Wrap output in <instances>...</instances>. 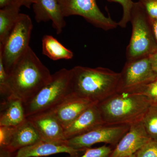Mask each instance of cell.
Returning a JSON list of instances; mask_svg holds the SVG:
<instances>
[{
    "instance_id": "obj_1",
    "label": "cell",
    "mask_w": 157,
    "mask_h": 157,
    "mask_svg": "<svg viewBox=\"0 0 157 157\" xmlns=\"http://www.w3.org/2000/svg\"><path fill=\"white\" fill-rule=\"evenodd\" d=\"M52 75L30 47L8 73L7 97L25 103L48 83Z\"/></svg>"
},
{
    "instance_id": "obj_2",
    "label": "cell",
    "mask_w": 157,
    "mask_h": 157,
    "mask_svg": "<svg viewBox=\"0 0 157 157\" xmlns=\"http://www.w3.org/2000/svg\"><path fill=\"white\" fill-rule=\"evenodd\" d=\"M71 71L74 95L98 104L121 90V73L101 67L76 66Z\"/></svg>"
},
{
    "instance_id": "obj_3",
    "label": "cell",
    "mask_w": 157,
    "mask_h": 157,
    "mask_svg": "<svg viewBox=\"0 0 157 157\" xmlns=\"http://www.w3.org/2000/svg\"><path fill=\"white\" fill-rule=\"evenodd\" d=\"M151 102L146 96L120 91L97 104L106 125H131L142 120Z\"/></svg>"
},
{
    "instance_id": "obj_4",
    "label": "cell",
    "mask_w": 157,
    "mask_h": 157,
    "mask_svg": "<svg viewBox=\"0 0 157 157\" xmlns=\"http://www.w3.org/2000/svg\"><path fill=\"white\" fill-rule=\"evenodd\" d=\"M70 70L61 69L33 98L24 103L26 116L50 110L72 94Z\"/></svg>"
},
{
    "instance_id": "obj_5",
    "label": "cell",
    "mask_w": 157,
    "mask_h": 157,
    "mask_svg": "<svg viewBox=\"0 0 157 157\" xmlns=\"http://www.w3.org/2000/svg\"><path fill=\"white\" fill-rule=\"evenodd\" d=\"M132 33L127 47V61L149 56L157 50V42L149 18L139 2L134 3L130 21Z\"/></svg>"
},
{
    "instance_id": "obj_6",
    "label": "cell",
    "mask_w": 157,
    "mask_h": 157,
    "mask_svg": "<svg viewBox=\"0 0 157 157\" xmlns=\"http://www.w3.org/2000/svg\"><path fill=\"white\" fill-rule=\"evenodd\" d=\"M33 29L32 20L27 14L20 13L14 27L3 44L0 43V56L7 73L29 48Z\"/></svg>"
},
{
    "instance_id": "obj_7",
    "label": "cell",
    "mask_w": 157,
    "mask_h": 157,
    "mask_svg": "<svg viewBox=\"0 0 157 157\" xmlns=\"http://www.w3.org/2000/svg\"><path fill=\"white\" fill-rule=\"evenodd\" d=\"M64 17L78 15L87 22L105 31L116 28L118 23L107 17L97 5V0H58Z\"/></svg>"
},
{
    "instance_id": "obj_8",
    "label": "cell",
    "mask_w": 157,
    "mask_h": 157,
    "mask_svg": "<svg viewBox=\"0 0 157 157\" xmlns=\"http://www.w3.org/2000/svg\"><path fill=\"white\" fill-rule=\"evenodd\" d=\"M130 125L104 124L82 135L67 140L68 146L76 149L85 150L98 143L115 145L128 131Z\"/></svg>"
},
{
    "instance_id": "obj_9",
    "label": "cell",
    "mask_w": 157,
    "mask_h": 157,
    "mask_svg": "<svg viewBox=\"0 0 157 157\" xmlns=\"http://www.w3.org/2000/svg\"><path fill=\"white\" fill-rule=\"evenodd\" d=\"M120 73V91H132L157 79L149 56L127 61Z\"/></svg>"
},
{
    "instance_id": "obj_10",
    "label": "cell",
    "mask_w": 157,
    "mask_h": 157,
    "mask_svg": "<svg viewBox=\"0 0 157 157\" xmlns=\"http://www.w3.org/2000/svg\"><path fill=\"white\" fill-rule=\"evenodd\" d=\"M40 140L39 133L27 119L16 126H0V148L14 153Z\"/></svg>"
},
{
    "instance_id": "obj_11",
    "label": "cell",
    "mask_w": 157,
    "mask_h": 157,
    "mask_svg": "<svg viewBox=\"0 0 157 157\" xmlns=\"http://www.w3.org/2000/svg\"><path fill=\"white\" fill-rule=\"evenodd\" d=\"M37 130L42 140L46 142L66 144L64 129L55 114L47 110L27 117Z\"/></svg>"
},
{
    "instance_id": "obj_12",
    "label": "cell",
    "mask_w": 157,
    "mask_h": 157,
    "mask_svg": "<svg viewBox=\"0 0 157 157\" xmlns=\"http://www.w3.org/2000/svg\"><path fill=\"white\" fill-rule=\"evenodd\" d=\"M151 138L147 133L142 120L130 125L126 133L109 157H128L135 153Z\"/></svg>"
},
{
    "instance_id": "obj_13",
    "label": "cell",
    "mask_w": 157,
    "mask_h": 157,
    "mask_svg": "<svg viewBox=\"0 0 157 157\" xmlns=\"http://www.w3.org/2000/svg\"><path fill=\"white\" fill-rule=\"evenodd\" d=\"M94 104L96 103L72 94L50 110L57 118L65 129L85 110Z\"/></svg>"
},
{
    "instance_id": "obj_14",
    "label": "cell",
    "mask_w": 157,
    "mask_h": 157,
    "mask_svg": "<svg viewBox=\"0 0 157 157\" xmlns=\"http://www.w3.org/2000/svg\"><path fill=\"white\" fill-rule=\"evenodd\" d=\"M33 6L37 22L51 21L56 33H61L66 22L58 0H33Z\"/></svg>"
},
{
    "instance_id": "obj_15",
    "label": "cell",
    "mask_w": 157,
    "mask_h": 157,
    "mask_svg": "<svg viewBox=\"0 0 157 157\" xmlns=\"http://www.w3.org/2000/svg\"><path fill=\"white\" fill-rule=\"evenodd\" d=\"M104 124L97 104H93L64 129L65 137L68 140Z\"/></svg>"
},
{
    "instance_id": "obj_16",
    "label": "cell",
    "mask_w": 157,
    "mask_h": 157,
    "mask_svg": "<svg viewBox=\"0 0 157 157\" xmlns=\"http://www.w3.org/2000/svg\"><path fill=\"white\" fill-rule=\"evenodd\" d=\"M85 150L76 149L67 144H58L40 140L37 143L20 149L16 151L14 157H42L59 153H67L77 156Z\"/></svg>"
},
{
    "instance_id": "obj_17",
    "label": "cell",
    "mask_w": 157,
    "mask_h": 157,
    "mask_svg": "<svg viewBox=\"0 0 157 157\" xmlns=\"http://www.w3.org/2000/svg\"><path fill=\"white\" fill-rule=\"evenodd\" d=\"M26 119L22 101L10 97L3 99L1 104L0 126H16Z\"/></svg>"
},
{
    "instance_id": "obj_18",
    "label": "cell",
    "mask_w": 157,
    "mask_h": 157,
    "mask_svg": "<svg viewBox=\"0 0 157 157\" xmlns=\"http://www.w3.org/2000/svg\"><path fill=\"white\" fill-rule=\"evenodd\" d=\"M21 6L15 2L0 10V43L8 38L17 22Z\"/></svg>"
},
{
    "instance_id": "obj_19",
    "label": "cell",
    "mask_w": 157,
    "mask_h": 157,
    "mask_svg": "<svg viewBox=\"0 0 157 157\" xmlns=\"http://www.w3.org/2000/svg\"><path fill=\"white\" fill-rule=\"evenodd\" d=\"M42 53L53 60L70 59L73 53L65 47L56 39L50 36L45 35L42 39Z\"/></svg>"
},
{
    "instance_id": "obj_20",
    "label": "cell",
    "mask_w": 157,
    "mask_h": 157,
    "mask_svg": "<svg viewBox=\"0 0 157 157\" xmlns=\"http://www.w3.org/2000/svg\"><path fill=\"white\" fill-rule=\"evenodd\" d=\"M142 122L149 137L157 140V104L151 105L144 116Z\"/></svg>"
},
{
    "instance_id": "obj_21",
    "label": "cell",
    "mask_w": 157,
    "mask_h": 157,
    "mask_svg": "<svg viewBox=\"0 0 157 157\" xmlns=\"http://www.w3.org/2000/svg\"><path fill=\"white\" fill-rule=\"evenodd\" d=\"M129 91L146 96L152 104H157V79L149 84Z\"/></svg>"
},
{
    "instance_id": "obj_22",
    "label": "cell",
    "mask_w": 157,
    "mask_h": 157,
    "mask_svg": "<svg viewBox=\"0 0 157 157\" xmlns=\"http://www.w3.org/2000/svg\"><path fill=\"white\" fill-rule=\"evenodd\" d=\"M109 2L118 3L122 7L123 14L120 21L118 23V26L122 28L127 26L130 21L131 12L135 2L132 0H107Z\"/></svg>"
},
{
    "instance_id": "obj_23",
    "label": "cell",
    "mask_w": 157,
    "mask_h": 157,
    "mask_svg": "<svg viewBox=\"0 0 157 157\" xmlns=\"http://www.w3.org/2000/svg\"><path fill=\"white\" fill-rule=\"evenodd\" d=\"M112 148L109 146L103 145L96 148H87L84 151L81 155L73 156L69 155L67 157H109L112 151Z\"/></svg>"
},
{
    "instance_id": "obj_24",
    "label": "cell",
    "mask_w": 157,
    "mask_h": 157,
    "mask_svg": "<svg viewBox=\"0 0 157 157\" xmlns=\"http://www.w3.org/2000/svg\"><path fill=\"white\" fill-rule=\"evenodd\" d=\"M135 155L136 157H157V140L151 139Z\"/></svg>"
},
{
    "instance_id": "obj_25",
    "label": "cell",
    "mask_w": 157,
    "mask_h": 157,
    "mask_svg": "<svg viewBox=\"0 0 157 157\" xmlns=\"http://www.w3.org/2000/svg\"><path fill=\"white\" fill-rule=\"evenodd\" d=\"M8 73L6 71L2 57L0 56V92L5 98L8 95Z\"/></svg>"
},
{
    "instance_id": "obj_26",
    "label": "cell",
    "mask_w": 157,
    "mask_h": 157,
    "mask_svg": "<svg viewBox=\"0 0 157 157\" xmlns=\"http://www.w3.org/2000/svg\"><path fill=\"white\" fill-rule=\"evenodd\" d=\"M150 19L157 18V0H138Z\"/></svg>"
},
{
    "instance_id": "obj_27",
    "label": "cell",
    "mask_w": 157,
    "mask_h": 157,
    "mask_svg": "<svg viewBox=\"0 0 157 157\" xmlns=\"http://www.w3.org/2000/svg\"><path fill=\"white\" fill-rule=\"evenodd\" d=\"M149 57L151 63L152 67L157 74V50Z\"/></svg>"
},
{
    "instance_id": "obj_28",
    "label": "cell",
    "mask_w": 157,
    "mask_h": 157,
    "mask_svg": "<svg viewBox=\"0 0 157 157\" xmlns=\"http://www.w3.org/2000/svg\"><path fill=\"white\" fill-rule=\"evenodd\" d=\"M0 157H14V153L6 148H0Z\"/></svg>"
},
{
    "instance_id": "obj_29",
    "label": "cell",
    "mask_w": 157,
    "mask_h": 157,
    "mask_svg": "<svg viewBox=\"0 0 157 157\" xmlns=\"http://www.w3.org/2000/svg\"><path fill=\"white\" fill-rule=\"evenodd\" d=\"M15 2L18 3L21 6H25L30 9L33 4V0H14Z\"/></svg>"
},
{
    "instance_id": "obj_30",
    "label": "cell",
    "mask_w": 157,
    "mask_h": 157,
    "mask_svg": "<svg viewBox=\"0 0 157 157\" xmlns=\"http://www.w3.org/2000/svg\"><path fill=\"white\" fill-rule=\"evenodd\" d=\"M150 20L154 35L157 42V18L150 19Z\"/></svg>"
},
{
    "instance_id": "obj_31",
    "label": "cell",
    "mask_w": 157,
    "mask_h": 157,
    "mask_svg": "<svg viewBox=\"0 0 157 157\" xmlns=\"http://www.w3.org/2000/svg\"><path fill=\"white\" fill-rule=\"evenodd\" d=\"M15 2L14 0H0V8L3 9Z\"/></svg>"
},
{
    "instance_id": "obj_32",
    "label": "cell",
    "mask_w": 157,
    "mask_h": 157,
    "mask_svg": "<svg viewBox=\"0 0 157 157\" xmlns=\"http://www.w3.org/2000/svg\"><path fill=\"white\" fill-rule=\"evenodd\" d=\"M128 157H136V156H135V155H132L131 156H129Z\"/></svg>"
}]
</instances>
